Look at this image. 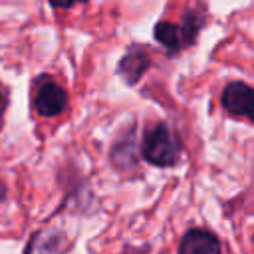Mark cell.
Returning <instances> with one entry per match:
<instances>
[{
	"label": "cell",
	"instance_id": "6da1fadb",
	"mask_svg": "<svg viewBox=\"0 0 254 254\" xmlns=\"http://www.w3.org/2000/svg\"><path fill=\"white\" fill-rule=\"evenodd\" d=\"M181 155V143L177 135L163 123L155 125L147 131L143 141V157L159 167H169L179 161Z\"/></svg>",
	"mask_w": 254,
	"mask_h": 254
},
{
	"label": "cell",
	"instance_id": "7a4b0ae2",
	"mask_svg": "<svg viewBox=\"0 0 254 254\" xmlns=\"http://www.w3.org/2000/svg\"><path fill=\"white\" fill-rule=\"evenodd\" d=\"M67 103L65 89L52 79H40L34 91V107L44 117H54L64 111Z\"/></svg>",
	"mask_w": 254,
	"mask_h": 254
},
{
	"label": "cell",
	"instance_id": "3957f363",
	"mask_svg": "<svg viewBox=\"0 0 254 254\" xmlns=\"http://www.w3.org/2000/svg\"><path fill=\"white\" fill-rule=\"evenodd\" d=\"M198 20L192 16H187L183 26H177L173 22H159L155 28V38L169 50H179L183 44L190 42L198 30Z\"/></svg>",
	"mask_w": 254,
	"mask_h": 254
},
{
	"label": "cell",
	"instance_id": "277c9868",
	"mask_svg": "<svg viewBox=\"0 0 254 254\" xmlns=\"http://www.w3.org/2000/svg\"><path fill=\"white\" fill-rule=\"evenodd\" d=\"M222 105L232 115H242L254 121V89L246 83H228L222 91Z\"/></svg>",
	"mask_w": 254,
	"mask_h": 254
},
{
	"label": "cell",
	"instance_id": "5b68a950",
	"mask_svg": "<svg viewBox=\"0 0 254 254\" xmlns=\"http://www.w3.org/2000/svg\"><path fill=\"white\" fill-rule=\"evenodd\" d=\"M179 254H220V242L212 232L194 228L183 236Z\"/></svg>",
	"mask_w": 254,
	"mask_h": 254
},
{
	"label": "cell",
	"instance_id": "8992f818",
	"mask_svg": "<svg viewBox=\"0 0 254 254\" xmlns=\"http://www.w3.org/2000/svg\"><path fill=\"white\" fill-rule=\"evenodd\" d=\"M26 254H65V238L56 230H42L32 238Z\"/></svg>",
	"mask_w": 254,
	"mask_h": 254
},
{
	"label": "cell",
	"instance_id": "52a82bcc",
	"mask_svg": "<svg viewBox=\"0 0 254 254\" xmlns=\"http://www.w3.org/2000/svg\"><path fill=\"white\" fill-rule=\"evenodd\" d=\"M149 65V56L143 52V50H131L129 54H125V58L121 60L119 64V71L123 73V77L129 81V83H135L147 69Z\"/></svg>",
	"mask_w": 254,
	"mask_h": 254
},
{
	"label": "cell",
	"instance_id": "ba28073f",
	"mask_svg": "<svg viewBox=\"0 0 254 254\" xmlns=\"http://www.w3.org/2000/svg\"><path fill=\"white\" fill-rule=\"evenodd\" d=\"M50 2H52V6H56V8H69L71 4L83 2V0H50Z\"/></svg>",
	"mask_w": 254,
	"mask_h": 254
},
{
	"label": "cell",
	"instance_id": "9c48e42d",
	"mask_svg": "<svg viewBox=\"0 0 254 254\" xmlns=\"http://www.w3.org/2000/svg\"><path fill=\"white\" fill-rule=\"evenodd\" d=\"M4 107H6V93H4V89L0 87V113L4 111Z\"/></svg>",
	"mask_w": 254,
	"mask_h": 254
}]
</instances>
